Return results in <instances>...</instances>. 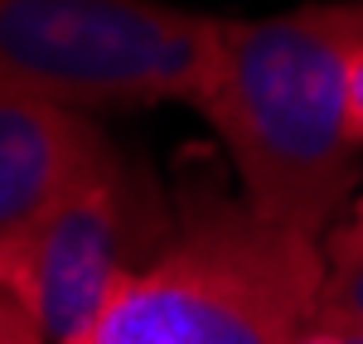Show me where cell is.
Returning a JSON list of instances; mask_svg holds the SVG:
<instances>
[{
    "instance_id": "1",
    "label": "cell",
    "mask_w": 363,
    "mask_h": 344,
    "mask_svg": "<svg viewBox=\"0 0 363 344\" xmlns=\"http://www.w3.org/2000/svg\"><path fill=\"white\" fill-rule=\"evenodd\" d=\"M363 44V0L281 15H213V58L194 107L262 223L320 243L354 199L363 150L344 126V68Z\"/></svg>"
},
{
    "instance_id": "2",
    "label": "cell",
    "mask_w": 363,
    "mask_h": 344,
    "mask_svg": "<svg viewBox=\"0 0 363 344\" xmlns=\"http://www.w3.org/2000/svg\"><path fill=\"white\" fill-rule=\"evenodd\" d=\"M320 287V243L242 199L184 184L165 248L68 344H296Z\"/></svg>"
},
{
    "instance_id": "3",
    "label": "cell",
    "mask_w": 363,
    "mask_h": 344,
    "mask_svg": "<svg viewBox=\"0 0 363 344\" xmlns=\"http://www.w3.org/2000/svg\"><path fill=\"white\" fill-rule=\"evenodd\" d=\"M213 15L165 0H0V83L68 112L194 102Z\"/></svg>"
},
{
    "instance_id": "4",
    "label": "cell",
    "mask_w": 363,
    "mask_h": 344,
    "mask_svg": "<svg viewBox=\"0 0 363 344\" xmlns=\"http://www.w3.org/2000/svg\"><path fill=\"white\" fill-rule=\"evenodd\" d=\"M174 213L136 160L102 136L34 223L0 248V287L10 291L44 344L78 340L131 272L165 248Z\"/></svg>"
},
{
    "instance_id": "5",
    "label": "cell",
    "mask_w": 363,
    "mask_h": 344,
    "mask_svg": "<svg viewBox=\"0 0 363 344\" xmlns=\"http://www.w3.org/2000/svg\"><path fill=\"white\" fill-rule=\"evenodd\" d=\"M102 136L92 116L0 83V248L63 194Z\"/></svg>"
},
{
    "instance_id": "6",
    "label": "cell",
    "mask_w": 363,
    "mask_h": 344,
    "mask_svg": "<svg viewBox=\"0 0 363 344\" xmlns=\"http://www.w3.org/2000/svg\"><path fill=\"white\" fill-rule=\"evenodd\" d=\"M310 325L363 330V243L344 223L320 238V287H315Z\"/></svg>"
},
{
    "instance_id": "7",
    "label": "cell",
    "mask_w": 363,
    "mask_h": 344,
    "mask_svg": "<svg viewBox=\"0 0 363 344\" xmlns=\"http://www.w3.org/2000/svg\"><path fill=\"white\" fill-rule=\"evenodd\" d=\"M344 126H349V141L363 150V44L344 68Z\"/></svg>"
},
{
    "instance_id": "8",
    "label": "cell",
    "mask_w": 363,
    "mask_h": 344,
    "mask_svg": "<svg viewBox=\"0 0 363 344\" xmlns=\"http://www.w3.org/2000/svg\"><path fill=\"white\" fill-rule=\"evenodd\" d=\"M0 344H44L39 325L29 320V311L0 287Z\"/></svg>"
},
{
    "instance_id": "9",
    "label": "cell",
    "mask_w": 363,
    "mask_h": 344,
    "mask_svg": "<svg viewBox=\"0 0 363 344\" xmlns=\"http://www.w3.org/2000/svg\"><path fill=\"white\" fill-rule=\"evenodd\" d=\"M296 344H363V330H339V325H306Z\"/></svg>"
},
{
    "instance_id": "10",
    "label": "cell",
    "mask_w": 363,
    "mask_h": 344,
    "mask_svg": "<svg viewBox=\"0 0 363 344\" xmlns=\"http://www.w3.org/2000/svg\"><path fill=\"white\" fill-rule=\"evenodd\" d=\"M339 223H344V228H349V233L363 243V204H354V213H349V218H339Z\"/></svg>"
}]
</instances>
